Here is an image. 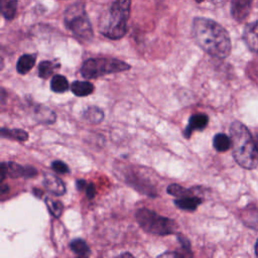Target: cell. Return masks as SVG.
<instances>
[{
    "mask_svg": "<svg viewBox=\"0 0 258 258\" xmlns=\"http://www.w3.org/2000/svg\"><path fill=\"white\" fill-rule=\"evenodd\" d=\"M192 32L197 45L210 56L225 58L230 55L231 39L228 31L212 19L195 18Z\"/></svg>",
    "mask_w": 258,
    "mask_h": 258,
    "instance_id": "1",
    "label": "cell"
},
{
    "mask_svg": "<svg viewBox=\"0 0 258 258\" xmlns=\"http://www.w3.org/2000/svg\"><path fill=\"white\" fill-rule=\"evenodd\" d=\"M230 138L237 164L247 170L255 169L258 166V148L248 128L239 121H234L230 126Z\"/></svg>",
    "mask_w": 258,
    "mask_h": 258,
    "instance_id": "2",
    "label": "cell"
},
{
    "mask_svg": "<svg viewBox=\"0 0 258 258\" xmlns=\"http://www.w3.org/2000/svg\"><path fill=\"white\" fill-rule=\"evenodd\" d=\"M131 0H115L101 16L99 30L108 38H122L127 32Z\"/></svg>",
    "mask_w": 258,
    "mask_h": 258,
    "instance_id": "3",
    "label": "cell"
},
{
    "mask_svg": "<svg viewBox=\"0 0 258 258\" xmlns=\"http://www.w3.org/2000/svg\"><path fill=\"white\" fill-rule=\"evenodd\" d=\"M136 221L145 232L157 236H167L176 233V223L170 218L158 215L157 213L142 208L135 214Z\"/></svg>",
    "mask_w": 258,
    "mask_h": 258,
    "instance_id": "4",
    "label": "cell"
},
{
    "mask_svg": "<svg viewBox=\"0 0 258 258\" xmlns=\"http://www.w3.org/2000/svg\"><path fill=\"white\" fill-rule=\"evenodd\" d=\"M65 26L79 38L91 41L94 32L86 12L85 4L77 2L70 5L64 13Z\"/></svg>",
    "mask_w": 258,
    "mask_h": 258,
    "instance_id": "5",
    "label": "cell"
},
{
    "mask_svg": "<svg viewBox=\"0 0 258 258\" xmlns=\"http://www.w3.org/2000/svg\"><path fill=\"white\" fill-rule=\"evenodd\" d=\"M130 70V66L120 59L97 57L89 58L81 68V75L85 79L99 78L104 75Z\"/></svg>",
    "mask_w": 258,
    "mask_h": 258,
    "instance_id": "6",
    "label": "cell"
},
{
    "mask_svg": "<svg viewBox=\"0 0 258 258\" xmlns=\"http://www.w3.org/2000/svg\"><path fill=\"white\" fill-rule=\"evenodd\" d=\"M37 174V171L31 167H23L14 163L1 164V182L4 181L6 175L10 177H33Z\"/></svg>",
    "mask_w": 258,
    "mask_h": 258,
    "instance_id": "7",
    "label": "cell"
},
{
    "mask_svg": "<svg viewBox=\"0 0 258 258\" xmlns=\"http://www.w3.org/2000/svg\"><path fill=\"white\" fill-rule=\"evenodd\" d=\"M253 0H232L231 12L237 22H243L249 15Z\"/></svg>",
    "mask_w": 258,
    "mask_h": 258,
    "instance_id": "8",
    "label": "cell"
},
{
    "mask_svg": "<svg viewBox=\"0 0 258 258\" xmlns=\"http://www.w3.org/2000/svg\"><path fill=\"white\" fill-rule=\"evenodd\" d=\"M44 186L50 193L56 196H63L66 193V186L63 181L52 173L45 174Z\"/></svg>",
    "mask_w": 258,
    "mask_h": 258,
    "instance_id": "9",
    "label": "cell"
},
{
    "mask_svg": "<svg viewBox=\"0 0 258 258\" xmlns=\"http://www.w3.org/2000/svg\"><path fill=\"white\" fill-rule=\"evenodd\" d=\"M209 122V117L206 114H195L191 116L189 125L185 129V136L190 138L194 130H203Z\"/></svg>",
    "mask_w": 258,
    "mask_h": 258,
    "instance_id": "10",
    "label": "cell"
},
{
    "mask_svg": "<svg viewBox=\"0 0 258 258\" xmlns=\"http://www.w3.org/2000/svg\"><path fill=\"white\" fill-rule=\"evenodd\" d=\"M244 41L253 52H258V22L250 24L244 30Z\"/></svg>",
    "mask_w": 258,
    "mask_h": 258,
    "instance_id": "11",
    "label": "cell"
},
{
    "mask_svg": "<svg viewBox=\"0 0 258 258\" xmlns=\"http://www.w3.org/2000/svg\"><path fill=\"white\" fill-rule=\"evenodd\" d=\"M202 204V199L196 196H187L183 198H178L174 201V205L185 211H195L198 207Z\"/></svg>",
    "mask_w": 258,
    "mask_h": 258,
    "instance_id": "12",
    "label": "cell"
},
{
    "mask_svg": "<svg viewBox=\"0 0 258 258\" xmlns=\"http://www.w3.org/2000/svg\"><path fill=\"white\" fill-rule=\"evenodd\" d=\"M35 61H36L35 55H30V54L23 55L21 57L18 58L17 64H16L17 72L22 75L29 73L35 65Z\"/></svg>",
    "mask_w": 258,
    "mask_h": 258,
    "instance_id": "13",
    "label": "cell"
},
{
    "mask_svg": "<svg viewBox=\"0 0 258 258\" xmlns=\"http://www.w3.org/2000/svg\"><path fill=\"white\" fill-rule=\"evenodd\" d=\"M71 90L78 97H86L94 92V85L88 81H75Z\"/></svg>",
    "mask_w": 258,
    "mask_h": 258,
    "instance_id": "14",
    "label": "cell"
},
{
    "mask_svg": "<svg viewBox=\"0 0 258 258\" xmlns=\"http://www.w3.org/2000/svg\"><path fill=\"white\" fill-rule=\"evenodd\" d=\"M83 118L90 123L97 124L100 123L104 119V112L97 106H91L84 111Z\"/></svg>",
    "mask_w": 258,
    "mask_h": 258,
    "instance_id": "15",
    "label": "cell"
},
{
    "mask_svg": "<svg viewBox=\"0 0 258 258\" xmlns=\"http://www.w3.org/2000/svg\"><path fill=\"white\" fill-rule=\"evenodd\" d=\"M0 8L2 15L8 21H11L16 15L17 0H0Z\"/></svg>",
    "mask_w": 258,
    "mask_h": 258,
    "instance_id": "16",
    "label": "cell"
},
{
    "mask_svg": "<svg viewBox=\"0 0 258 258\" xmlns=\"http://www.w3.org/2000/svg\"><path fill=\"white\" fill-rule=\"evenodd\" d=\"M213 145L217 151H220V152L227 151L232 146L231 138L228 137L224 133L216 134L214 137V140H213Z\"/></svg>",
    "mask_w": 258,
    "mask_h": 258,
    "instance_id": "17",
    "label": "cell"
},
{
    "mask_svg": "<svg viewBox=\"0 0 258 258\" xmlns=\"http://www.w3.org/2000/svg\"><path fill=\"white\" fill-rule=\"evenodd\" d=\"M51 89L56 93H64L69 89L67 78L62 75H56L51 81Z\"/></svg>",
    "mask_w": 258,
    "mask_h": 258,
    "instance_id": "18",
    "label": "cell"
},
{
    "mask_svg": "<svg viewBox=\"0 0 258 258\" xmlns=\"http://www.w3.org/2000/svg\"><path fill=\"white\" fill-rule=\"evenodd\" d=\"M1 136L5 138H13L18 142H27L29 140V133L23 129H1Z\"/></svg>",
    "mask_w": 258,
    "mask_h": 258,
    "instance_id": "19",
    "label": "cell"
},
{
    "mask_svg": "<svg viewBox=\"0 0 258 258\" xmlns=\"http://www.w3.org/2000/svg\"><path fill=\"white\" fill-rule=\"evenodd\" d=\"M35 114L37 116L39 122L54 123L56 120V114L49 108H46L43 106L37 107V109L35 110Z\"/></svg>",
    "mask_w": 258,
    "mask_h": 258,
    "instance_id": "20",
    "label": "cell"
},
{
    "mask_svg": "<svg viewBox=\"0 0 258 258\" xmlns=\"http://www.w3.org/2000/svg\"><path fill=\"white\" fill-rule=\"evenodd\" d=\"M71 249L78 255L88 256L90 254V247L83 239H75L71 242Z\"/></svg>",
    "mask_w": 258,
    "mask_h": 258,
    "instance_id": "21",
    "label": "cell"
},
{
    "mask_svg": "<svg viewBox=\"0 0 258 258\" xmlns=\"http://www.w3.org/2000/svg\"><path fill=\"white\" fill-rule=\"evenodd\" d=\"M46 205L50 211V213L56 217V218H58L59 216L62 215L63 213V210H64V205L59 202V201H57V200H54L52 199V198L50 197H47L46 198Z\"/></svg>",
    "mask_w": 258,
    "mask_h": 258,
    "instance_id": "22",
    "label": "cell"
},
{
    "mask_svg": "<svg viewBox=\"0 0 258 258\" xmlns=\"http://www.w3.org/2000/svg\"><path fill=\"white\" fill-rule=\"evenodd\" d=\"M57 65L50 61H44L38 66V76L43 79H48L54 73Z\"/></svg>",
    "mask_w": 258,
    "mask_h": 258,
    "instance_id": "23",
    "label": "cell"
},
{
    "mask_svg": "<svg viewBox=\"0 0 258 258\" xmlns=\"http://www.w3.org/2000/svg\"><path fill=\"white\" fill-rule=\"evenodd\" d=\"M167 192L172 195V196H174V197H177V198H183V197H187V196H192L193 192L191 190H188L180 185H171L168 187L167 189Z\"/></svg>",
    "mask_w": 258,
    "mask_h": 258,
    "instance_id": "24",
    "label": "cell"
},
{
    "mask_svg": "<svg viewBox=\"0 0 258 258\" xmlns=\"http://www.w3.org/2000/svg\"><path fill=\"white\" fill-rule=\"evenodd\" d=\"M52 169H53L56 172H57V173H67V172H70L69 167H68L65 163H63V162H61V161H55V162H53V164H52Z\"/></svg>",
    "mask_w": 258,
    "mask_h": 258,
    "instance_id": "25",
    "label": "cell"
},
{
    "mask_svg": "<svg viewBox=\"0 0 258 258\" xmlns=\"http://www.w3.org/2000/svg\"><path fill=\"white\" fill-rule=\"evenodd\" d=\"M177 240H178V242L181 243V245L183 246V248L185 250L191 252V244H190V241L187 239L186 237H184L182 235H177Z\"/></svg>",
    "mask_w": 258,
    "mask_h": 258,
    "instance_id": "26",
    "label": "cell"
},
{
    "mask_svg": "<svg viewBox=\"0 0 258 258\" xmlns=\"http://www.w3.org/2000/svg\"><path fill=\"white\" fill-rule=\"evenodd\" d=\"M86 194H87V198L90 200H92L93 198L95 197V195H96V188L94 187L93 184L87 185V187H86Z\"/></svg>",
    "mask_w": 258,
    "mask_h": 258,
    "instance_id": "27",
    "label": "cell"
},
{
    "mask_svg": "<svg viewBox=\"0 0 258 258\" xmlns=\"http://www.w3.org/2000/svg\"><path fill=\"white\" fill-rule=\"evenodd\" d=\"M87 185H88V184H87L86 181H84V180H79V181H77V189H78L79 191L86 189Z\"/></svg>",
    "mask_w": 258,
    "mask_h": 258,
    "instance_id": "28",
    "label": "cell"
},
{
    "mask_svg": "<svg viewBox=\"0 0 258 258\" xmlns=\"http://www.w3.org/2000/svg\"><path fill=\"white\" fill-rule=\"evenodd\" d=\"M209 1L211 3H213L214 5H217V6H221V5H224L228 0H209Z\"/></svg>",
    "mask_w": 258,
    "mask_h": 258,
    "instance_id": "29",
    "label": "cell"
},
{
    "mask_svg": "<svg viewBox=\"0 0 258 258\" xmlns=\"http://www.w3.org/2000/svg\"><path fill=\"white\" fill-rule=\"evenodd\" d=\"M33 193H34V195H35L36 197H38V198H41V197L43 196V192L37 190V189H33Z\"/></svg>",
    "mask_w": 258,
    "mask_h": 258,
    "instance_id": "30",
    "label": "cell"
},
{
    "mask_svg": "<svg viewBox=\"0 0 258 258\" xmlns=\"http://www.w3.org/2000/svg\"><path fill=\"white\" fill-rule=\"evenodd\" d=\"M8 191H9V188L6 185H2L1 186V194H5Z\"/></svg>",
    "mask_w": 258,
    "mask_h": 258,
    "instance_id": "31",
    "label": "cell"
},
{
    "mask_svg": "<svg viewBox=\"0 0 258 258\" xmlns=\"http://www.w3.org/2000/svg\"><path fill=\"white\" fill-rule=\"evenodd\" d=\"M255 252H256V255H257V257H258V240H257V242H256V246H255Z\"/></svg>",
    "mask_w": 258,
    "mask_h": 258,
    "instance_id": "32",
    "label": "cell"
},
{
    "mask_svg": "<svg viewBox=\"0 0 258 258\" xmlns=\"http://www.w3.org/2000/svg\"><path fill=\"white\" fill-rule=\"evenodd\" d=\"M120 256H121V257H122V256H132V255H131V254H130V253H124V254H121V255H120Z\"/></svg>",
    "mask_w": 258,
    "mask_h": 258,
    "instance_id": "33",
    "label": "cell"
},
{
    "mask_svg": "<svg viewBox=\"0 0 258 258\" xmlns=\"http://www.w3.org/2000/svg\"><path fill=\"white\" fill-rule=\"evenodd\" d=\"M195 1H196V2H198V3H201V2H203V1H204V0H195Z\"/></svg>",
    "mask_w": 258,
    "mask_h": 258,
    "instance_id": "34",
    "label": "cell"
}]
</instances>
